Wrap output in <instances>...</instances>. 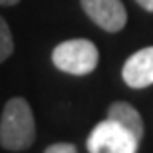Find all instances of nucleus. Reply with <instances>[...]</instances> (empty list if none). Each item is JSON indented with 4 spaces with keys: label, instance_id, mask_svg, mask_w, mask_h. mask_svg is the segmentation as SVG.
I'll use <instances>...</instances> for the list:
<instances>
[{
    "label": "nucleus",
    "instance_id": "f257e3e1",
    "mask_svg": "<svg viewBox=\"0 0 153 153\" xmlns=\"http://www.w3.org/2000/svg\"><path fill=\"white\" fill-rule=\"evenodd\" d=\"M36 139V121L24 97H10L0 117V145L8 151H24Z\"/></svg>",
    "mask_w": 153,
    "mask_h": 153
},
{
    "label": "nucleus",
    "instance_id": "f03ea898",
    "mask_svg": "<svg viewBox=\"0 0 153 153\" xmlns=\"http://www.w3.org/2000/svg\"><path fill=\"white\" fill-rule=\"evenodd\" d=\"M52 62L60 72L72 76L91 74L100 62V52L96 44L85 38H74L58 44L52 52Z\"/></svg>",
    "mask_w": 153,
    "mask_h": 153
},
{
    "label": "nucleus",
    "instance_id": "7ed1b4c3",
    "mask_svg": "<svg viewBox=\"0 0 153 153\" xmlns=\"http://www.w3.org/2000/svg\"><path fill=\"white\" fill-rule=\"evenodd\" d=\"M90 153H137L139 139L114 119H103L88 137Z\"/></svg>",
    "mask_w": 153,
    "mask_h": 153
},
{
    "label": "nucleus",
    "instance_id": "20e7f679",
    "mask_svg": "<svg viewBox=\"0 0 153 153\" xmlns=\"http://www.w3.org/2000/svg\"><path fill=\"white\" fill-rule=\"evenodd\" d=\"M79 2L91 22L105 32H119L127 22V12L121 0H79Z\"/></svg>",
    "mask_w": 153,
    "mask_h": 153
},
{
    "label": "nucleus",
    "instance_id": "39448f33",
    "mask_svg": "<svg viewBox=\"0 0 153 153\" xmlns=\"http://www.w3.org/2000/svg\"><path fill=\"white\" fill-rule=\"evenodd\" d=\"M121 78L129 88H147L153 84V46L137 50L123 64Z\"/></svg>",
    "mask_w": 153,
    "mask_h": 153
},
{
    "label": "nucleus",
    "instance_id": "423d86ee",
    "mask_svg": "<svg viewBox=\"0 0 153 153\" xmlns=\"http://www.w3.org/2000/svg\"><path fill=\"white\" fill-rule=\"evenodd\" d=\"M108 117L117 121L119 125H123L127 131H131L133 135L141 141L143 139V133H145V127H143V119L139 115L131 103L127 102H114L108 108Z\"/></svg>",
    "mask_w": 153,
    "mask_h": 153
},
{
    "label": "nucleus",
    "instance_id": "0eeeda50",
    "mask_svg": "<svg viewBox=\"0 0 153 153\" xmlns=\"http://www.w3.org/2000/svg\"><path fill=\"white\" fill-rule=\"evenodd\" d=\"M12 52H14V38H12V32L6 20L0 16V64L8 60Z\"/></svg>",
    "mask_w": 153,
    "mask_h": 153
},
{
    "label": "nucleus",
    "instance_id": "6e6552de",
    "mask_svg": "<svg viewBox=\"0 0 153 153\" xmlns=\"http://www.w3.org/2000/svg\"><path fill=\"white\" fill-rule=\"evenodd\" d=\"M44 153H78V147L74 143H54L50 147H46Z\"/></svg>",
    "mask_w": 153,
    "mask_h": 153
},
{
    "label": "nucleus",
    "instance_id": "1a4fd4ad",
    "mask_svg": "<svg viewBox=\"0 0 153 153\" xmlns=\"http://www.w3.org/2000/svg\"><path fill=\"white\" fill-rule=\"evenodd\" d=\"M137 4L141 6L143 10H147V12H153V0H135Z\"/></svg>",
    "mask_w": 153,
    "mask_h": 153
},
{
    "label": "nucleus",
    "instance_id": "9d476101",
    "mask_svg": "<svg viewBox=\"0 0 153 153\" xmlns=\"http://www.w3.org/2000/svg\"><path fill=\"white\" fill-rule=\"evenodd\" d=\"M20 0H0V6H14V4H18Z\"/></svg>",
    "mask_w": 153,
    "mask_h": 153
}]
</instances>
